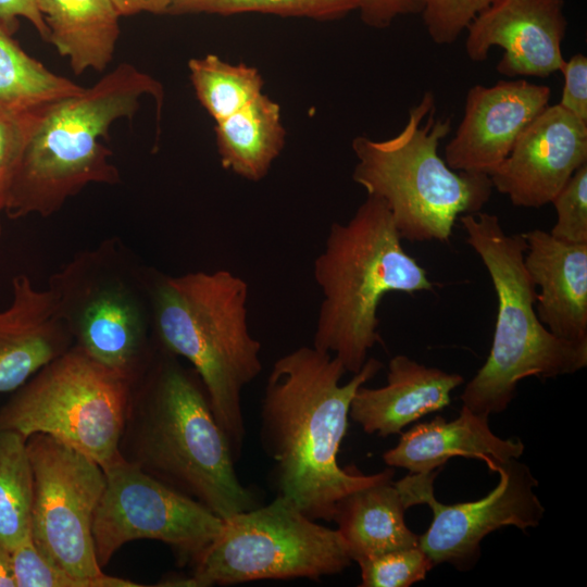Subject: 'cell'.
Instances as JSON below:
<instances>
[{
	"label": "cell",
	"instance_id": "obj_12",
	"mask_svg": "<svg viewBox=\"0 0 587 587\" xmlns=\"http://www.w3.org/2000/svg\"><path fill=\"white\" fill-rule=\"evenodd\" d=\"M26 444L34 477V545L74 576H105L92 538L93 515L105 486L102 466L46 434H34Z\"/></svg>",
	"mask_w": 587,
	"mask_h": 587
},
{
	"label": "cell",
	"instance_id": "obj_15",
	"mask_svg": "<svg viewBox=\"0 0 587 587\" xmlns=\"http://www.w3.org/2000/svg\"><path fill=\"white\" fill-rule=\"evenodd\" d=\"M470 60L487 59L492 47L503 50L496 67L509 76L546 78L561 72L566 33L563 0H496L467 26Z\"/></svg>",
	"mask_w": 587,
	"mask_h": 587
},
{
	"label": "cell",
	"instance_id": "obj_28",
	"mask_svg": "<svg viewBox=\"0 0 587 587\" xmlns=\"http://www.w3.org/2000/svg\"><path fill=\"white\" fill-rule=\"evenodd\" d=\"M15 587H141L135 582L105 575L82 578L50 562L34 545L32 538L11 551Z\"/></svg>",
	"mask_w": 587,
	"mask_h": 587
},
{
	"label": "cell",
	"instance_id": "obj_6",
	"mask_svg": "<svg viewBox=\"0 0 587 587\" xmlns=\"http://www.w3.org/2000/svg\"><path fill=\"white\" fill-rule=\"evenodd\" d=\"M466 242L483 261L498 300L489 355L460 396L462 407L489 416L504 411L519 383L574 374L587 365V342L553 335L535 310L537 288L524 263L522 234H507L498 215L477 212L459 216Z\"/></svg>",
	"mask_w": 587,
	"mask_h": 587
},
{
	"label": "cell",
	"instance_id": "obj_29",
	"mask_svg": "<svg viewBox=\"0 0 587 587\" xmlns=\"http://www.w3.org/2000/svg\"><path fill=\"white\" fill-rule=\"evenodd\" d=\"M358 564L361 587H409L424 580L435 566L420 546L392 550Z\"/></svg>",
	"mask_w": 587,
	"mask_h": 587
},
{
	"label": "cell",
	"instance_id": "obj_22",
	"mask_svg": "<svg viewBox=\"0 0 587 587\" xmlns=\"http://www.w3.org/2000/svg\"><path fill=\"white\" fill-rule=\"evenodd\" d=\"M49 29L48 42L72 71L102 72L120 37V13L110 0H35Z\"/></svg>",
	"mask_w": 587,
	"mask_h": 587
},
{
	"label": "cell",
	"instance_id": "obj_13",
	"mask_svg": "<svg viewBox=\"0 0 587 587\" xmlns=\"http://www.w3.org/2000/svg\"><path fill=\"white\" fill-rule=\"evenodd\" d=\"M440 470L410 473L395 482L408 508L427 504L433 512L428 529L420 536V547L434 565L450 563L470 570L480 555V542L490 533L515 526L522 530L539 525L545 508L535 492L538 480L517 459L495 463L498 485L475 501L441 503L435 498L434 480Z\"/></svg>",
	"mask_w": 587,
	"mask_h": 587
},
{
	"label": "cell",
	"instance_id": "obj_1",
	"mask_svg": "<svg viewBox=\"0 0 587 587\" xmlns=\"http://www.w3.org/2000/svg\"><path fill=\"white\" fill-rule=\"evenodd\" d=\"M382 367L369 358L340 385L346 373L340 360L313 346L299 347L273 364L261 404V444L274 462L278 495L312 520L333 521L340 499L386 474L342 469L337 459L352 398Z\"/></svg>",
	"mask_w": 587,
	"mask_h": 587
},
{
	"label": "cell",
	"instance_id": "obj_21",
	"mask_svg": "<svg viewBox=\"0 0 587 587\" xmlns=\"http://www.w3.org/2000/svg\"><path fill=\"white\" fill-rule=\"evenodd\" d=\"M387 469L377 482L345 496L336 505L333 521L352 562L420 546V536L405 524L408 507Z\"/></svg>",
	"mask_w": 587,
	"mask_h": 587
},
{
	"label": "cell",
	"instance_id": "obj_31",
	"mask_svg": "<svg viewBox=\"0 0 587 587\" xmlns=\"http://www.w3.org/2000/svg\"><path fill=\"white\" fill-rule=\"evenodd\" d=\"M496 0H423L422 18L437 45L454 42L471 22Z\"/></svg>",
	"mask_w": 587,
	"mask_h": 587
},
{
	"label": "cell",
	"instance_id": "obj_34",
	"mask_svg": "<svg viewBox=\"0 0 587 587\" xmlns=\"http://www.w3.org/2000/svg\"><path fill=\"white\" fill-rule=\"evenodd\" d=\"M423 0H359L362 21L377 28H383L407 14L421 13Z\"/></svg>",
	"mask_w": 587,
	"mask_h": 587
},
{
	"label": "cell",
	"instance_id": "obj_30",
	"mask_svg": "<svg viewBox=\"0 0 587 587\" xmlns=\"http://www.w3.org/2000/svg\"><path fill=\"white\" fill-rule=\"evenodd\" d=\"M550 203L557 221L549 233L562 241L587 242V163L571 176Z\"/></svg>",
	"mask_w": 587,
	"mask_h": 587
},
{
	"label": "cell",
	"instance_id": "obj_25",
	"mask_svg": "<svg viewBox=\"0 0 587 587\" xmlns=\"http://www.w3.org/2000/svg\"><path fill=\"white\" fill-rule=\"evenodd\" d=\"M26 440L0 427V544L10 551L32 538L34 477Z\"/></svg>",
	"mask_w": 587,
	"mask_h": 587
},
{
	"label": "cell",
	"instance_id": "obj_17",
	"mask_svg": "<svg viewBox=\"0 0 587 587\" xmlns=\"http://www.w3.org/2000/svg\"><path fill=\"white\" fill-rule=\"evenodd\" d=\"M72 346L50 290L14 276L11 301L0 310V394L15 391Z\"/></svg>",
	"mask_w": 587,
	"mask_h": 587
},
{
	"label": "cell",
	"instance_id": "obj_26",
	"mask_svg": "<svg viewBox=\"0 0 587 587\" xmlns=\"http://www.w3.org/2000/svg\"><path fill=\"white\" fill-rule=\"evenodd\" d=\"M188 67L197 98L215 122L261 95L263 79L255 67L230 64L215 54L191 59Z\"/></svg>",
	"mask_w": 587,
	"mask_h": 587
},
{
	"label": "cell",
	"instance_id": "obj_19",
	"mask_svg": "<svg viewBox=\"0 0 587 587\" xmlns=\"http://www.w3.org/2000/svg\"><path fill=\"white\" fill-rule=\"evenodd\" d=\"M464 378L397 354L388 364L387 383L379 388L362 385L355 391L349 417L366 434H401L421 417L449 405L451 392Z\"/></svg>",
	"mask_w": 587,
	"mask_h": 587
},
{
	"label": "cell",
	"instance_id": "obj_3",
	"mask_svg": "<svg viewBox=\"0 0 587 587\" xmlns=\"http://www.w3.org/2000/svg\"><path fill=\"white\" fill-rule=\"evenodd\" d=\"M146 95L160 110V82L122 63L92 87L46 107L23 149L4 214L11 220L47 217L89 184L118 183L111 151L100 139L115 121L132 117Z\"/></svg>",
	"mask_w": 587,
	"mask_h": 587
},
{
	"label": "cell",
	"instance_id": "obj_36",
	"mask_svg": "<svg viewBox=\"0 0 587 587\" xmlns=\"http://www.w3.org/2000/svg\"><path fill=\"white\" fill-rule=\"evenodd\" d=\"M121 16L148 12L167 13L170 0H110Z\"/></svg>",
	"mask_w": 587,
	"mask_h": 587
},
{
	"label": "cell",
	"instance_id": "obj_9",
	"mask_svg": "<svg viewBox=\"0 0 587 587\" xmlns=\"http://www.w3.org/2000/svg\"><path fill=\"white\" fill-rule=\"evenodd\" d=\"M133 389L73 345L13 391L0 427L49 435L104 467L121 454Z\"/></svg>",
	"mask_w": 587,
	"mask_h": 587
},
{
	"label": "cell",
	"instance_id": "obj_18",
	"mask_svg": "<svg viewBox=\"0 0 587 587\" xmlns=\"http://www.w3.org/2000/svg\"><path fill=\"white\" fill-rule=\"evenodd\" d=\"M522 235L525 267L539 288V321L561 339L587 342V242L562 241L542 229Z\"/></svg>",
	"mask_w": 587,
	"mask_h": 587
},
{
	"label": "cell",
	"instance_id": "obj_33",
	"mask_svg": "<svg viewBox=\"0 0 587 587\" xmlns=\"http://www.w3.org/2000/svg\"><path fill=\"white\" fill-rule=\"evenodd\" d=\"M564 85L559 104L587 123V58L577 53L564 61Z\"/></svg>",
	"mask_w": 587,
	"mask_h": 587
},
{
	"label": "cell",
	"instance_id": "obj_32",
	"mask_svg": "<svg viewBox=\"0 0 587 587\" xmlns=\"http://www.w3.org/2000/svg\"><path fill=\"white\" fill-rule=\"evenodd\" d=\"M48 107V105H47ZM45 110L14 114L0 110V237L2 235V215L25 143Z\"/></svg>",
	"mask_w": 587,
	"mask_h": 587
},
{
	"label": "cell",
	"instance_id": "obj_37",
	"mask_svg": "<svg viewBox=\"0 0 587 587\" xmlns=\"http://www.w3.org/2000/svg\"><path fill=\"white\" fill-rule=\"evenodd\" d=\"M0 587H15L11 552L0 544Z\"/></svg>",
	"mask_w": 587,
	"mask_h": 587
},
{
	"label": "cell",
	"instance_id": "obj_11",
	"mask_svg": "<svg viewBox=\"0 0 587 587\" xmlns=\"http://www.w3.org/2000/svg\"><path fill=\"white\" fill-rule=\"evenodd\" d=\"M103 469L105 486L92 521L97 560L103 569L133 540L170 546L180 563H195L220 533L223 520L121 454Z\"/></svg>",
	"mask_w": 587,
	"mask_h": 587
},
{
	"label": "cell",
	"instance_id": "obj_27",
	"mask_svg": "<svg viewBox=\"0 0 587 587\" xmlns=\"http://www.w3.org/2000/svg\"><path fill=\"white\" fill-rule=\"evenodd\" d=\"M359 8V0H170L173 15L208 13L230 15L246 12L316 20L340 17Z\"/></svg>",
	"mask_w": 587,
	"mask_h": 587
},
{
	"label": "cell",
	"instance_id": "obj_14",
	"mask_svg": "<svg viewBox=\"0 0 587 587\" xmlns=\"http://www.w3.org/2000/svg\"><path fill=\"white\" fill-rule=\"evenodd\" d=\"M586 163L587 123L559 103L548 104L489 177L513 205L540 208Z\"/></svg>",
	"mask_w": 587,
	"mask_h": 587
},
{
	"label": "cell",
	"instance_id": "obj_16",
	"mask_svg": "<svg viewBox=\"0 0 587 587\" xmlns=\"http://www.w3.org/2000/svg\"><path fill=\"white\" fill-rule=\"evenodd\" d=\"M551 89L526 79L469 89L464 115L445 148L455 171L490 174L508 157L525 127L549 104Z\"/></svg>",
	"mask_w": 587,
	"mask_h": 587
},
{
	"label": "cell",
	"instance_id": "obj_8",
	"mask_svg": "<svg viewBox=\"0 0 587 587\" xmlns=\"http://www.w3.org/2000/svg\"><path fill=\"white\" fill-rule=\"evenodd\" d=\"M150 279L111 238L75 254L48 285L73 345L134 386L157 350Z\"/></svg>",
	"mask_w": 587,
	"mask_h": 587
},
{
	"label": "cell",
	"instance_id": "obj_23",
	"mask_svg": "<svg viewBox=\"0 0 587 587\" xmlns=\"http://www.w3.org/2000/svg\"><path fill=\"white\" fill-rule=\"evenodd\" d=\"M222 166L251 180H261L285 145L279 105L259 95L246 107L216 122Z\"/></svg>",
	"mask_w": 587,
	"mask_h": 587
},
{
	"label": "cell",
	"instance_id": "obj_7",
	"mask_svg": "<svg viewBox=\"0 0 587 587\" xmlns=\"http://www.w3.org/2000/svg\"><path fill=\"white\" fill-rule=\"evenodd\" d=\"M450 130V117L436 116L435 96L425 91L396 136L352 141V179L385 202L401 239L447 242L457 218L479 212L491 196L489 176L455 171L439 155Z\"/></svg>",
	"mask_w": 587,
	"mask_h": 587
},
{
	"label": "cell",
	"instance_id": "obj_5",
	"mask_svg": "<svg viewBox=\"0 0 587 587\" xmlns=\"http://www.w3.org/2000/svg\"><path fill=\"white\" fill-rule=\"evenodd\" d=\"M323 294L313 347L358 373L369 351L382 342L378 305L390 292L433 290L426 270L405 252L382 199L367 196L345 224L334 223L314 261Z\"/></svg>",
	"mask_w": 587,
	"mask_h": 587
},
{
	"label": "cell",
	"instance_id": "obj_2",
	"mask_svg": "<svg viewBox=\"0 0 587 587\" xmlns=\"http://www.w3.org/2000/svg\"><path fill=\"white\" fill-rule=\"evenodd\" d=\"M120 452L222 520L259 505L200 377L159 345L134 386Z\"/></svg>",
	"mask_w": 587,
	"mask_h": 587
},
{
	"label": "cell",
	"instance_id": "obj_35",
	"mask_svg": "<svg viewBox=\"0 0 587 587\" xmlns=\"http://www.w3.org/2000/svg\"><path fill=\"white\" fill-rule=\"evenodd\" d=\"M27 20L43 40L49 29L35 0H0V23L13 35L18 28V18Z\"/></svg>",
	"mask_w": 587,
	"mask_h": 587
},
{
	"label": "cell",
	"instance_id": "obj_20",
	"mask_svg": "<svg viewBox=\"0 0 587 587\" xmlns=\"http://www.w3.org/2000/svg\"><path fill=\"white\" fill-rule=\"evenodd\" d=\"M488 417L462 407L452 421L438 415L415 424L401 433L397 446L383 454L384 462L409 473H429L455 457L484 461L488 470L497 462L519 459L524 444L517 438L495 435Z\"/></svg>",
	"mask_w": 587,
	"mask_h": 587
},
{
	"label": "cell",
	"instance_id": "obj_24",
	"mask_svg": "<svg viewBox=\"0 0 587 587\" xmlns=\"http://www.w3.org/2000/svg\"><path fill=\"white\" fill-rule=\"evenodd\" d=\"M83 90L29 55L0 23V110L14 114L36 112Z\"/></svg>",
	"mask_w": 587,
	"mask_h": 587
},
{
	"label": "cell",
	"instance_id": "obj_10",
	"mask_svg": "<svg viewBox=\"0 0 587 587\" xmlns=\"http://www.w3.org/2000/svg\"><path fill=\"white\" fill-rule=\"evenodd\" d=\"M351 563L337 529L317 523L277 495L268 504L223 520L217 536L193 563L191 579L195 587L319 580Z\"/></svg>",
	"mask_w": 587,
	"mask_h": 587
},
{
	"label": "cell",
	"instance_id": "obj_4",
	"mask_svg": "<svg viewBox=\"0 0 587 587\" xmlns=\"http://www.w3.org/2000/svg\"><path fill=\"white\" fill-rule=\"evenodd\" d=\"M248 294L247 282L227 270L151 273L158 345L192 365L235 459L246 435L241 394L262 372L261 342L248 327Z\"/></svg>",
	"mask_w": 587,
	"mask_h": 587
}]
</instances>
